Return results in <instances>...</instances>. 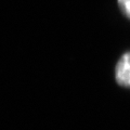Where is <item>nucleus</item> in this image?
Masks as SVG:
<instances>
[{
    "label": "nucleus",
    "mask_w": 130,
    "mask_h": 130,
    "mask_svg": "<svg viewBox=\"0 0 130 130\" xmlns=\"http://www.w3.org/2000/svg\"><path fill=\"white\" fill-rule=\"evenodd\" d=\"M117 1L121 13L130 20V0H117Z\"/></svg>",
    "instance_id": "2"
},
{
    "label": "nucleus",
    "mask_w": 130,
    "mask_h": 130,
    "mask_svg": "<svg viewBox=\"0 0 130 130\" xmlns=\"http://www.w3.org/2000/svg\"><path fill=\"white\" fill-rule=\"evenodd\" d=\"M115 79L119 86L130 88V51L121 55L115 66Z\"/></svg>",
    "instance_id": "1"
}]
</instances>
